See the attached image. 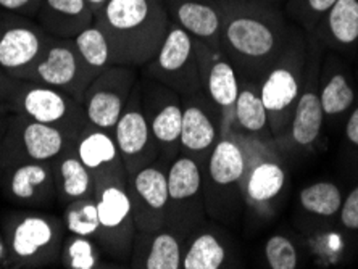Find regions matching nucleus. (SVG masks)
<instances>
[{"label":"nucleus","mask_w":358,"mask_h":269,"mask_svg":"<svg viewBox=\"0 0 358 269\" xmlns=\"http://www.w3.org/2000/svg\"><path fill=\"white\" fill-rule=\"evenodd\" d=\"M94 79L96 78L81 61L75 41L50 36L44 52L26 75L24 81L60 89L83 103L84 92Z\"/></svg>","instance_id":"8"},{"label":"nucleus","mask_w":358,"mask_h":269,"mask_svg":"<svg viewBox=\"0 0 358 269\" xmlns=\"http://www.w3.org/2000/svg\"><path fill=\"white\" fill-rule=\"evenodd\" d=\"M166 179L170 205L189 203V200L197 198L200 186H202V174L196 160L189 157L178 158L168 171ZM170 205H168V210H170Z\"/></svg>","instance_id":"20"},{"label":"nucleus","mask_w":358,"mask_h":269,"mask_svg":"<svg viewBox=\"0 0 358 269\" xmlns=\"http://www.w3.org/2000/svg\"><path fill=\"white\" fill-rule=\"evenodd\" d=\"M5 191L26 207H45L57 198L54 165L41 161H15L3 165Z\"/></svg>","instance_id":"14"},{"label":"nucleus","mask_w":358,"mask_h":269,"mask_svg":"<svg viewBox=\"0 0 358 269\" xmlns=\"http://www.w3.org/2000/svg\"><path fill=\"white\" fill-rule=\"evenodd\" d=\"M338 0H303L305 10L312 15H323L333 7Z\"/></svg>","instance_id":"40"},{"label":"nucleus","mask_w":358,"mask_h":269,"mask_svg":"<svg viewBox=\"0 0 358 269\" xmlns=\"http://www.w3.org/2000/svg\"><path fill=\"white\" fill-rule=\"evenodd\" d=\"M194 45L197 61L207 65V78H200V81L203 79L210 97L221 108L234 107L239 96V84L233 65L218 54L220 47H212L199 39H194Z\"/></svg>","instance_id":"17"},{"label":"nucleus","mask_w":358,"mask_h":269,"mask_svg":"<svg viewBox=\"0 0 358 269\" xmlns=\"http://www.w3.org/2000/svg\"><path fill=\"white\" fill-rule=\"evenodd\" d=\"M173 23L194 39L220 47L221 12L218 0H163Z\"/></svg>","instance_id":"15"},{"label":"nucleus","mask_w":358,"mask_h":269,"mask_svg":"<svg viewBox=\"0 0 358 269\" xmlns=\"http://www.w3.org/2000/svg\"><path fill=\"white\" fill-rule=\"evenodd\" d=\"M10 261L18 266H44L60 260L63 224L45 213H21L5 228Z\"/></svg>","instance_id":"3"},{"label":"nucleus","mask_w":358,"mask_h":269,"mask_svg":"<svg viewBox=\"0 0 358 269\" xmlns=\"http://www.w3.org/2000/svg\"><path fill=\"white\" fill-rule=\"evenodd\" d=\"M236 118L239 124L247 131L257 133L266 124V108L262 99L257 97L250 89H242L239 91L238 100L234 103Z\"/></svg>","instance_id":"33"},{"label":"nucleus","mask_w":358,"mask_h":269,"mask_svg":"<svg viewBox=\"0 0 358 269\" xmlns=\"http://www.w3.org/2000/svg\"><path fill=\"white\" fill-rule=\"evenodd\" d=\"M221 12L220 47L239 60L259 61L278 44L275 23L259 5L245 0H218Z\"/></svg>","instance_id":"2"},{"label":"nucleus","mask_w":358,"mask_h":269,"mask_svg":"<svg viewBox=\"0 0 358 269\" xmlns=\"http://www.w3.org/2000/svg\"><path fill=\"white\" fill-rule=\"evenodd\" d=\"M181 245L171 232L157 231L149 245L147 256L141 268L147 269H179L181 268Z\"/></svg>","instance_id":"26"},{"label":"nucleus","mask_w":358,"mask_h":269,"mask_svg":"<svg viewBox=\"0 0 358 269\" xmlns=\"http://www.w3.org/2000/svg\"><path fill=\"white\" fill-rule=\"evenodd\" d=\"M105 2H107V0H87V3L91 5V8L94 10V13L99 12V10L103 7Z\"/></svg>","instance_id":"43"},{"label":"nucleus","mask_w":358,"mask_h":269,"mask_svg":"<svg viewBox=\"0 0 358 269\" xmlns=\"http://www.w3.org/2000/svg\"><path fill=\"white\" fill-rule=\"evenodd\" d=\"M136 82V73L131 66L112 65L103 70L89 84L83 97V108L89 124L113 133L115 126L126 105Z\"/></svg>","instance_id":"9"},{"label":"nucleus","mask_w":358,"mask_h":269,"mask_svg":"<svg viewBox=\"0 0 358 269\" xmlns=\"http://www.w3.org/2000/svg\"><path fill=\"white\" fill-rule=\"evenodd\" d=\"M7 103L13 113L55 126L76 137L89 123L81 102L60 89L44 84L20 81Z\"/></svg>","instance_id":"4"},{"label":"nucleus","mask_w":358,"mask_h":269,"mask_svg":"<svg viewBox=\"0 0 358 269\" xmlns=\"http://www.w3.org/2000/svg\"><path fill=\"white\" fill-rule=\"evenodd\" d=\"M297 94V79L286 68H278L266 78L260 99L266 112H282L296 100Z\"/></svg>","instance_id":"24"},{"label":"nucleus","mask_w":358,"mask_h":269,"mask_svg":"<svg viewBox=\"0 0 358 269\" xmlns=\"http://www.w3.org/2000/svg\"><path fill=\"white\" fill-rule=\"evenodd\" d=\"M76 139V136L55 126L13 113L0 147V163L8 165L15 161H41L54 165L57 158L75 147Z\"/></svg>","instance_id":"5"},{"label":"nucleus","mask_w":358,"mask_h":269,"mask_svg":"<svg viewBox=\"0 0 358 269\" xmlns=\"http://www.w3.org/2000/svg\"><path fill=\"white\" fill-rule=\"evenodd\" d=\"M42 0H0V8L36 20Z\"/></svg>","instance_id":"36"},{"label":"nucleus","mask_w":358,"mask_h":269,"mask_svg":"<svg viewBox=\"0 0 358 269\" xmlns=\"http://www.w3.org/2000/svg\"><path fill=\"white\" fill-rule=\"evenodd\" d=\"M12 118L13 112L10 105L7 102H0V147H2V142L5 139V134H7Z\"/></svg>","instance_id":"39"},{"label":"nucleus","mask_w":358,"mask_h":269,"mask_svg":"<svg viewBox=\"0 0 358 269\" xmlns=\"http://www.w3.org/2000/svg\"><path fill=\"white\" fill-rule=\"evenodd\" d=\"M323 123V107L321 100L313 92L300 97L292 124V137L299 145H308L317 139Z\"/></svg>","instance_id":"23"},{"label":"nucleus","mask_w":358,"mask_h":269,"mask_svg":"<svg viewBox=\"0 0 358 269\" xmlns=\"http://www.w3.org/2000/svg\"><path fill=\"white\" fill-rule=\"evenodd\" d=\"M152 75L182 94H191L200 86V71L194 38L173 23L159 52L150 60Z\"/></svg>","instance_id":"10"},{"label":"nucleus","mask_w":358,"mask_h":269,"mask_svg":"<svg viewBox=\"0 0 358 269\" xmlns=\"http://www.w3.org/2000/svg\"><path fill=\"white\" fill-rule=\"evenodd\" d=\"M63 226L70 234L96 240L99 234V210L96 197H86L68 203L63 212Z\"/></svg>","instance_id":"25"},{"label":"nucleus","mask_w":358,"mask_h":269,"mask_svg":"<svg viewBox=\"0 0 358 269\" xmlns=\"http://www.w3.org/2000/svg\"><path fill=\"white\" fill-rule=\"evenodd\" d=\"M94 23L108 41L113 65L134 68L155 57L171 18L163 0H107Z\"/></svg>","instance_id":"1"},{"label":"nucleus","mask_w":358,"mask_h":269,"mask_svg":"<svg viewBox=\"0 0 358 269\" xmlns=\"http://www.w3.org/2000/svg\"><path fill=\"white\" fill-rule=\"evenodd\" d=\"M147 121H149L155 140L163 147H171L176 144L181 136L182 107L178 102L168 100Z\"/></svg>","instance_id":"30"},{"label":"nucleus","mask_w":358,"mask_h":269,"mask_svg":"<svg viewBox=\"0 0 358 269\" xmlns=\"http://www.w3.org/2000/svg\"><path fill=\"white\" fill-rule=\"evenodd\" d=\"M208 174L218 186H231L244 174V155L233 140L215 144L208 160Z\"/></svg>","instance_id":"22"},{"label":"nucleus","mask_w":358,"mask_h":269,"mask_svg":"<svg viewBox=\"0 0 358 269\" xmlns=\"http://www.w3.org/2000/svg\"><path fill=\"white\" fill-rule=\"evenodd\" d=\"M99 234L96 242L110 256L123 260L133 250L134 213L128 181H112L96 186Z\"/></svg>","instance_id":"6"},{"label":"nucleus","mask_w":358,"mask_h":269,"mask_svg":"<svg viewBox=\"0 0 358 269\" xmlns=\"http://www.w3.org/2000/svg\"><path fill=\"white\" fill-rule=\"evenodd\" d=\"M226 252L212 234H202L192 242L181 261L184 269H218L224 263Z\"/></svg>","instance_id":"27"},{"label":"nucleus","mask_w":358,"mask_h":269,"mask_svg":"<svg viewBox=\"0 0 358 269\" xmlns=\"http://www.w3.org/2000/svg\"><path fill=\"white\" fill-rule=\"evenodd\" d=\"M36 21L54 38L75 39L94 24V10L87 0H42Z\"/></svg>","instance_id":"16"},{"label":"nucleus","mask_w":358,"mask_h":269,"mask_svg":"<svg viewBox=\"0 0 358 269\" xmlns=\"http://www.w3.org/2000/svg\"><path fill=\"white\" fill-rule=\"evenodd\" d=\"M54 176L57 200L63 208L75 200L96 197V179L76 155L75 147L54 161Z\"/></svg>","instance_id":"18"},{"label":"nucleus","mask_w":358,"mask_h":269,"mask_svg":"<svg viewBox=\"0 0 358 269\" xmlns=\"http://www.w3.org/2000/svg\"><path fill=\"white\" fill-rule=\"evenodd\" d=\"M286 181L282 168L275 163H262L252 171L247 181V194L254 202H266L281 192Z\"/></svg>","instance_id":"29"},{"label":"nucleus","mask_w":358,"mask_h":269,"mask_svg":"<svg viewBox=\"0 0 358 269\" xmlns=\"http://www.w3.org/2000/svg\"><path fill=\"white\" fill-rule=\"evenodd\" d=\"M131 177L128 187L133 203L136 229L142 234L160 231L168 223V179L166 174L154 165L141 168Z\"/></svg>","instance_id":"11"},{"label":"nucleus","mask_w":358,"mask_h":269,"mask_svg":"<svg viewBox=\"0 0 358 269\" xmlns=\"http://www.w3.org/2000/svg\"><path fill=\"white\" fill-rule=\"evenodd\" d=\"M7 261H10L8 249H7V244H5V237L0 235V265H3V263Z\"/></svg>","instance_id":"42"},{"label":"nucleus","mask_w":358,"mask_h":269,"mask_svg":"<svg viewBox=\"0 0 358 269\" xmlns=\"http://www.w3.org/2000/svg\"><path fill=\"white\" fill-rule=\"evenodd\" d=\"M347 137H349L355 145H358V108L355 110L354 115L350 116L349 123H347Z\"/></svg>","instance_id":"41"},{"label":"nucleus","mask_w":358,"mask_h":269,"mask_svg":"<svg viewBox=\"0 0 358 269\" xmlns=\"http://www.w3.org/2000/svg\"><path fill=\"white\" fill-rule=\"evenodd\" d=\"M266 260L273 269H296L297 252L287 237L273 235L265 247Z\"/></svg>","instance_id":"35"},{"label":"nucleus","mask_w":358,"mask_h":269,"mask_svg":"<svg viewBox=\"0 0 358 269\" xmlns=\"http://www.w3.org/2000/svg\"><path fill=\"white\" fill-rule=\"evenodd\" d=\"M76 155L96 179V186L112 181H128V173L121 160L113 133L86 124L75 144Z\"/></svg>","instance_id":"13"},{"label":"nucleus","mask_w":358,"mask_h":269,"mask_svg":"<svg viewBox=\"0 0 358 269\" xmlns=\"http://www.w3.org/2000/svg\"><path fill=\"white\" fill-rule=\"evenodd\" d=\"M62 265L68 269H94L99 265V255L94 239L71 234L63 240L60 252Z\"/></svg>","instance_id":"31"},{"label":"nucleus","mask_w":358,"mask_h":269,"mask_svg":"<svg viewBox=\"0 0 358 269\" xmlns=\"http://www.w3.org/2000/svg\"><path fill=\"white\" fill-rule=\"evenodd\" d=\"M73 41L81 61L94 78L113 65L108 41L96 23L84 29Z\"/></svg>","instance_id":"21"},{"label":"nucleus","mask_w":358,"mask_h":269,"mask_svg":"<svg viewBox=\"0 0 358 269\" xmlns=\"http://www.w3.org/2000/svg\"><path fill=\"white\" fill-rule=\"evenodd\" d=\"M49 38L36 20L0 8V70L24 81Z\"/></svg>","instance_id":"7"},{"label":"nucleus","mask_w":358,"mask_h":269,"mask_svg":"<svg viewBox=\"0 0 358 269\" xmlns=\"http://www.w3.org/2000/svg\"><path fill=\"white\" fill-rule=\"evenodd\" d=\"M217 140V128L212 118L197 105L182 108V124L179 142L191 154H207Z\"/></svg>","instance_id":"19"},{"label":"nucleus","mask_w":358,"mask_h":269,"mask_svg":"<svg viewBox=\"0 0 358 269\" xmlns=\"http://www.w3.org/2000/svg\"><path fill=\"white\" fill-rule=\"evenodd\" d=\"M300 202L310 213L331 216L334 215L342 205L339 189L331 182H318L305 187L300 192Z\"/></svg>","instance_id":"32"},{"label":"nucleus","mask_w":358,"mask_h":269,"mask_svg":"<svg viewBox=\"0 0 358 269\" xmlns=\"http://www.w3.org/2000/svg\"><path fill=\"white\" fill-rule=\"evenodd\" d=\"M328 28L341 44L358 39V0H338L328 12Z\"/></svg>","instance_id":"28"},{"label":"nucleus","mask_w":358,"mask_h":269,"mask_svg":"<svg viewBox=\"0 0 358 269\" xmlns=\"http://www.w3.org/2000/svg\"><path fill=\"white\" fill-rule=\"evenodd\" d=\"M342 223L350 229H358V187L352 191L342 205Z\"/></svg>","instance_id":"37"},{"label":"nucleus","mask_w":358,"mask_h":269,"mask_svg":"<svg viewBox=\"0 0 358 269\" xmlns=\"http://www.w3.org/2000/svg\"><path fill=\"white\" fill-rule=\"evenodd\" d=\"M138 99V92L134 91L131 94L129 102L113 129L115 142L128 176H133L141 168L149 166L157 155L154 145L155 137L152 134L150 124Z\"/></svg>","instance_id":"12"},{"label":"nucleus","mask_w":358,"mask_h":269,"mask_svg":"<svg viewBox=\"0 0 358 269\" xmlns=\"http://www.w3.org/2000/svg\"><path fill=\"white\" fill-rule=\"evenodd\" d=\"M320 100L324 113L338 115L345 112L350 107L352 102H354V92H352V89L347 84L344 76L336 75L328 82V86L324 87Z\"/></svg>","instance_id":"34"},{"label":"nucleus","mask_w":358,"mask_h":269,"mask_svg":"<svg viewBox=\"0 0 358 269\" xmlns=\"http://www.w3.org/2000/svg\"><path fill=\"white\" fill-rule=\"evenodd\" d=\"M18 82V79H13L7 73L0 70V102H8L10 97L13 96V92L17 91Z\"/></svg>","instance_id":"38"}]
</instances>
